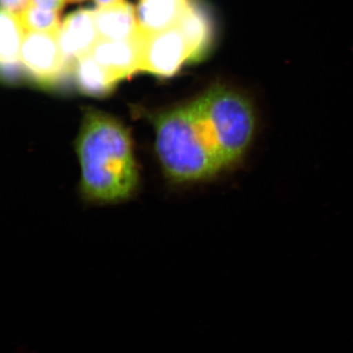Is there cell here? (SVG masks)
<instances>
[{"instance_id": "5", "label": "cell", "mask_w": 353, "mask_h": 353, "mask_svg": "<svg viewBox=\"0 0 353 353\" xmlns=\"http://www.w3.org/2000/svg\"><path fill=\"white\" fill-rule=\"evenodd\" d=\"M57 39L66 63L74 68L77 61L90 54L99 39L94 10L81 8L70 13L61 24Z\"/></svg>"}, {"instance_id": "11", "label": "cell", "mask_w": 353, "mask_h": 353, "mask_svg": "<svg viewBox=\"0 0 353 353\" xmlns=\"http://www.w3.org/2000/svg\"><path fill=\"white\" fill-rule=\"evenodd\" d=\"M74 69L79 90L88 96H107L119 83L90 54L79 59Z\"/></svg>"}, {"instance_id": "12", "label": "cell", "mask_w": 353, "mask_h": 353, "mask_svg": "<svg viewBox=\"0 0 353 353\" xmlns=\"http://www.w3.org/2000/svg\"><path fill=\"white\" fill-rule=\"evenodd\" d=\"M19 17L26 32L59 34L60 32L59 12L44 10L30 3Z\"/></svg>"}, {"instance_id": "9", "label": "cell", "mask_w": 353, "mask_h": 353, "mask_svg": "<svg viewBox=\"0 0 353 353\" xmlns=\"http://www.w3.org/2000/svg\"><path fill=\"white\" fill-rule=\"evenodd\" d=\"M188 3L189 0H139L135 10L141 32L150 34L173 28Z\"/></svg>"}, {"instance_id": "15", "label": "cell", "mask_w": 353, "mask_h": 353, "mask_svg": "<svg viewBox=\"0 0 353 353\" xmlns=\"http://www.w3.org/2000/svg\"><path fill=\"white\" fill-rule=\"evenodd\" d=\"M123 0H94L99 8L107 7L112 6V4L122 2Z\"/></svg>"}, {"instance_id": "6", "label": "cell", "mask_w": 353, "mask_h": 353, "mask_svg": "<svg viewBox=\"0 0 353 353\" xmlns=\"http://www.w3.org/2000/svg\"><path fill=\"white\" fill-rule=\"evenodd\" d=\"M143 32L123 41L99 39L90 54L118 82L140 72L141 43Z\"/></svg>"}, {"instance_id": "2", "label": "cell", "mask_w": 353, "mask_h": 353, "mask_svg": "<svg viewBox=\"0 0 353 353\" xmlns=\"http://www.w3.org/2000/svg\"><path fill=\"white\" fill-rule=\"evenodd\" d=\"M76 150L85 200L117 203L135 192L139 170L130 132L116 119L99 110H86Z\"/></svg>"}, {"instance_id": "14", "label": "cell", "mask_w": 353, "mask_h": 353, "mask_svg": "<svg viewBox=\"0 0 353 353\" xmlns=\"http://www.w3.org/2000/svg\"><path fill=\"white\" fill-rule=\"evenodd\" d=\"M65 0H32L34 6L42 10L59 12L65 6Z\"/></svg>"}, {"instance_id": "16", "label": "cell", "mask_w": 353, "mask_h": 353, "mask_svg": "<svg viewBox=\"0 0 353 353\" xmlns=\"http://www.w3.org/2000/svg\"><path fill=\"white\" fill-rule=\"evenodd\" d=\"M68 1H69L70 3H79V2L85 1V0H68Z\"/></svg>"}, {"instance_id": "7", "label": "cell", "mask_w": 353, "mask_h": 353, "mask_svg": "<svg viewBox=\"0 0 353 353\" xmlns=\"http://www.w3.org/2000/svg\"><path fill=\"white\" fill-rule=\"evenodd\" d=\"M176 25L192 48L195 63L205 59L215 41L214 21L208 8L196 0H189L187 10Z\"/></svg>"}, {"instance_id": "10", "label": "cell", "mask_w": 353, "mask_h": 353, "mask_svg": "<svg viewBox=\"0 0 353 353\" xmlns=\"http://www.w3.org/2000/svg\"><path fill=\"white\" fill-rule=\"evenodd\" d=\"M0 60L6 76L17 72L21 63V48L26 32L19 15L2 10L0 17Z\"/></svg>"}, {"instance_id": "3", "label": "cell", "mask_w": 353, "mask_h": 353, "mask_svg": "<svg viewBox=\"0 0 353 353\" xmlns=\"http://www.w3.org/2000/svg\"><path fill=\"white\" fill-rule=\"evenodd\" d=\"M190 63H195L192 48L178 25L157 33L143 32L140 72L169 78Z\"/></svg>"}, {"instance_id": "8", "label": "cell", "mask_w": 353, "mask_h": 353, "mask_svg": "<svg viewBox=\"0 0 353 353\" xmlns=\"http://www.w3.org/2000/svg\"><path fill=\"white\" fill-rule=\"evenodd\" d=\"M94 17L99 39L123 41L134 37L140 30L135 8L130 3L97 8Z\"/></svg>"}, {"instance_id": "4", "label": "cell", "mask_w": 353, "mask_h": 353, "mask_svg": "<svg viewBox=\"0 0 353 353\" xmlns=\"http://www.w3.org/2000/svg\"><path fill=\"white\" fill-rule=\"evenodd\" d=\"M57 34L26 32L21 48V63L34 81L52 86L70 69L61 52Z\"/></svg>"}, {"instance_id": "1", "label": "cell", "mask_w": 353, "mask_h": 353, "mask_svg": "<svg viewBox=\"0 0 353 353\" xmlns=\"http://www.w3.org/2000/svg\"><path fill=\"white\" fill-rule=\"evenodd\" d=\"M154 148L176 183L208 179L236 164L252 143L253 104L239 92L211 86L197 98L154 118Z\"/></svg>"}, {"instance_id": "13", "label": "cell", "mask_w": 353, "mask_h": 353, "mask_svg": "<svg viewBox=\"0 0 353 353\" xmlns=\"http://www.w3.org/2000/svg\"><path fill=\"white\" fill-rule=\"evenodd\" d=\"M32 0H1L2 10L19 15L30 4Z\"/></svg>"}]
</instances>
